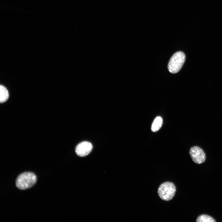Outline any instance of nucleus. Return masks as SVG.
I'll return each mask as SVG.
<instances>
[{
  "label": "nucleus",
  "mask_w": 222,
  "mask_h": 222,
  "mask_svg": "<svg viewBox=\"0 0 222 222\" xmlns=\"http://www.w3.org/2000/svg\"><path fill=\"white\" fill-rule=\"evenodd\" d=\"M37 177L33 172H23L17 177L16 185L19 189L25 190L32 187L36 183Z\"/></svg>",
  "instance_id": "nucleus-1"
},
{
  "label": "nucleus",
  "mask_w": 222,
  "mask_h": 222,
  "mask_svg": "<svg viewBox=\"0 0 222 222\" xmlns=\"http://www.w3.org/2000/svg\"><path fill=\"white\" fill-rule=\"evenodd\" d=\"M185 60V56L183 52L178 51L174 53L170 58L168 65L169 71L171 73H176L181 68Z\"/></svg>",
  "instance_id": "nucleus-2"
},
{
  "label": "nucleus",
  "mask_w": 222,
  "mask_h": 222,
  "mask_svg": "<svg viewBox=\"0 0 222 222\" xmlns=\"http://www.w3.org/2000/svg\"><path fill=\"white\" fill-rule=\"evenodd\" d=\"M176 191L175 185L172 183L164 182L159 187L158 192L159 197L163 200L168 201L174 197Z\"/></svg>",
  "instance_id": "nucleus-3"
},
{
  "label": "nucleus",
  "mask_w": 222,
  "mask_h": 222,
  "mask_svg": "<svg viewBox=\"0 0 222 222\" xmlns=\"http://www.w3.org/2000/svg\"><path fill=\"white\" fill-rule=\"evenodd\" d=\"M189 154L192 160L195 163L200 164L204 162L206 160V155L203 150L198 146L191 147Z\"/></svg>",
  "instance_id": "nucleus-4"
},
{
  "label": "nucleus",
  "mask_w": 222,
  "mask_h": 222,
  "mask_svg": "<svg viewBox=\"0 0 222 222\" xmlns=\"http://www.w3.org/2000/svg\"><path fill=\"white\" fill-rule=\"evenodd\" d=\"M92 144L88 141H84L78 144L75 148L76 154L79 156L84 157L89 154L92 149Z\"/></svg>",
  "instance_id": "nucleus-5"
},
{
  "label": "nucleus",
  "mask_w": 222,
  "mask_h": 222,
  "mask_svg": "<svg viewBox=\"0 0 222 222\" xmlns=\"http://www.w3.org/2000/svg\"><path fill=\"white\" fill-rule=\"evenodd\" d=\"M162 124V120L160 116L157 117L154 120L151 127V130L155 132L158 131L161 127Z\"/></svg>",
  "instance_id": "nucleus-6"
},
{
  "label": "nucleus",
  "mask_w": 222,
  "mask_h": 222,
  "mask_svg": "<svg viewBox=\"0 0 222 222\" xmlns=\"http://www.w3.org/2000/svg\"><path fill=\"white\" fill-rule=\"evenodd\" d=\"M9 97V93L6 88L4 86H0V102L1 103L6 102Z\"/></svg>",
  "instance_id": "nucleus-7"
},
{
  "label": "nucleus",
  "mask_w": 222,
  "mask_h": 222,
  "mask_svg": "<svg viewBox=\"0 0 222 222\" xmlns=\"http://www.w3.org/2000/svg\"><path fill=\"white\" fill-rule=\"evenodd\" d=\"M197 222H215L216 221L212 217L206 214L199 216L196 220Z\"/></svg>",
  "instance_id": "nucleus-8"
}]
</instances>
